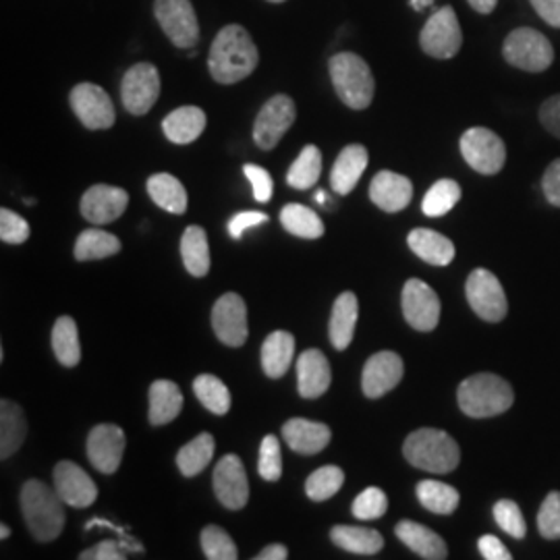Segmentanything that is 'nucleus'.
<instances>
[{
    "label": "nucleus",
    "instance_id": "obj_42",
    "mask_svg": "<svg viewBox=\"0 0 560 560\" xmlns=\"http://www.w3.org/2000/svg\"><path fill=\"white\" fill-rule=\"evenodd\" d=\"M194 393L210 413H214V416L229 413L231 393L221 378H217L212 374H201L194 381Z\"/></svg>",
    "mask_w": 560,
    "mask_h": 560
},
{
    "label": "nucleus",
    "instance_id": "obj_33",
    "mask_svg": "<svg viewBox=\"0 0 560 560\" xmlns=\"http://www.w3.org/2000/svg\"><path fill=\"white\" fill-rule=\"evenodd\" d=\"M180 258L191 277H206L210 270V245L201 226H187L180 237Z\"/></svg>",
    "mask_w": 560,
    "mask_h": 560
},
{
    "label": "nucleus",
    "instance_id": "obj_57",
    "mask_svg": "<svg viewBox=\"0 0 560 560\" xmlns=\"http://www.w3.org/2000/svg\"><path fill=\"white\" fill-rule=\"evenodd\" d=\"M289 557V550L287 546L282 544H272V546H266L261 552L256 555V560H284Z\"/></svg>",
    "mask_w": 560,
    "mask_h": 560
},
{
    "label": "nucleus",
    "instance_id": "obj_21",
    "mask_svg": "<svg viewBox=\"0 0 560 560\" xmlns=\"http://www.w3.org/2000/svg\"><path fill=\"white\" fill-rule=\"evenodd\" d=\"M332 372L326 355L318 349H307L298 360V388L303 399H320L330 388Z\"/></svg>",
    "mask_w": 560,
    "mask_h": 560
},
{
    "label": "nucleus",
    "instance_id": "obj_31",
    "mask_svg": "<svg viewBox=\"0 0 560 560\" xmlns=\"http://www.w3.org/2000/svg\"><path fill=\"white\" fill-rule=\"evenodd\" d=\"M183 409V393L175 382L156 381L150 386V423L164 425L175 420Z\"/></svg>",
    "mask_w": 560,
    "mask_h": 560
},
{
    "label": "nucleus",
    "instance_id": "obj_1",
    "mask_svg": "<svg viewBox=\"0 0 560 560\" xmlns=\"http://www.w3.org/2000/svg\"><path fill=\"white\" fill-rule=\"evenodd\" d=\"M260 62L258 46L245 27L226 25L212 42L208 67L212 78L222 85H233L249 78Z\"/></svg>",
    "mask_w": 560,
    "mask_h": 560
},
{
    "label": "nucleus",
    "instance_id": "obj_18",
    "mask_svg": "<svg viewBox=\"0 0 560 560\" xmlns=\"http://www.w3.org/2000/svg\"><path fill=\"white\" fill-rule=\"evenodd\" d=\"M129 194L115 185H94L81 198V217L92 224H108L125 214Z\"/></svg>",
    "mask_w": 560,
    "mask_h": 560
},
{
    "label": "nucleus",
    "instance_id": "obj_2",
    "mask_svg": "<svg viewBox=\"0 0 560 560\" xmlns=\"http://www.w3.org/2000/svg\"><path fill=\"white\" fill-rule=\"evenodd\" d=\"M65 502L59 492L40 480H30L21 488V513L38 541H52L65 529Z\"/></svg>",
    "mask_w": 560,
    "mask_h": 560
},
{
    "label": "nucleus",
    "instance_id": "obj_13",
    "mask_svg": "<svg viewBox=\"0 0 560 560\" xmlns=\"http://www.w3.org/2000/svg\"><path fill=\"white\" fill-rule=\"evenodd\" d=\"M298 117L295 102L289 96L279 94L261 106L256 122H254V140L261 150H272L279 145L284 133L293 127Z\"/></svg>",
    "mask_w": 560,
    "mask_h": 560
},
{
    "label": "nucleus",
    "instance_id": "obj_60",
    "mask_svg": "<svg viewBox=\"0 0 560 560\" xmlns=\"http://www.w3.org/2000/svg\"><path fill=\"white\" fill-rule=\"evenodd\" d=\"M9 536H11V529H9L7 525H2V527H0V538H2V540H7Z\"/></svg>",
    "mask_w": 560,
    "mask_h": 560
},
{
    "label": "nucleus",
    "instance_id": "obj_15",
    "mask_svg": "<svg viewBox=\"0 0 560 560\" xmlns=\"http://www.w3.org/2000/svg\"><path fill=\"white\" fill-rule=\"evenodd\" d=\"M212 328L226 347L245 345L247 328V305L237 293H224L212 307Z\"/></svg>",
    "mask_w": 560,
    "mask_h": 560
},
{
    "label": "nucleus",
    "instance_id": "obj_22",
    "mask_svg": "<svg viewBox=\"0 0 560 560\" xmlns=\"http://www.w3.org/2000/svg\"><path fill=\"white\" fill-rule=\"evenodd\" d=\"M370 198L384 212H400L413 198V183L393 171H381L370 185Z\"/></svg>",
    "mask_w": 560,
    "mask_h": 560
},
{
    "label": "nucleus",
    "instance_id": "obj_12",
    "mask_svg": "<svg viewBox=\"0 0 560 560\" xmlns=\"http://www.w3.org/2000/svg\"><path fill=\"white\" fill-rule=\"evenodd\" d=\"M402 316L420 332H430L441 320V300L436 291L420 279H409L402 287Z\"/></svg>",
    "mask_w": 560,
    "mask_h": 560
},
{
    "label": "nucleus",
    "instance_id": "obj_49",
    "mask_svg": "<svg viewBox=\"0 0 560 560\" xmlns=\"http://www.w3.org/2000/svg\"><path fill=\"white\" fill-rule=\"evenodd\" d=\"M0 240L11 245H20L30 240V224L23 221L20 214H15L9 208L0 210Z\"/></svg>",
    "mask_w": 560,
    "mask_h": 560
},
{
    "label": "nucleus",
    "instance_id": "obj_46",
    "mask_svg": "<svg viewBox=\"0 0 560 560\" xmlns=\"http://www.w3.org/2000/svg\"><path fill=\"white\" fill-rule=\"evenodd\" d=\"M388 509V499L381 488H365L360 497L353 501V515L358 520H381Z\"/></svg>",
    "mask_w": 560,
    "mask_h": 560
},
{
    "label": "nucleus",
    "instance_id": "obj_58",
    "mask_svg": "<svg viewBox=\"0 0 560 560\" xmlns=\"http://www.w3.org/2000/svg\"><path fill=\"white\" fill-rule=\"evenodd\" d=\"M467 2H469L471 9L478 11L480 15H490V13L497 9V4H499V0H467Z\"/></svg>",
    "mask_w": 560,
    "mask_h": 560
},
{
    "label": "nucleus",
    "instance_id": "obj_23",
    "mask_svg": "<svg viewBox=\"0 0 560 560\" xmlns=\"http://www.w3.org/2000/svg\"><path fill=\"white\" fill-rule=\"evenodd\" d=\"M282 439L289 444L291 451L300 455H318L332 439V432L326 423L320 421L293 418L282 425Z\"/></svg>",
    "mask_w": 560,
    "mask_h": 560
},
{
    "label": "nucleus",
    "instance_id": "obj_62",
    "mask_svg": "<svg viewBox=\"0 0 560 560\" xmlns=\"http://www.w3.org/2000/svg\"><path fill=\"white\" fill-rule=\"evenodd\" d=\"M270 2H284V0H270Z\"/></svg>",
    "mask_w": 560,
    "mask_h": 560
},
{
    "label": "nucleus",
    "instance_id": "obj_7",
    "mask_svg": "<svg viewBox=\"0 0 560 560\" xmlns=\"http://www.w3.org/2000/svg\"><path fill=\"white\" fill-rule=\"evenodd\" d=\"M460 154L465 162L480 175H497L501 173L506 162L504 141L486 127H474L463 133Z\"/></svg>",
    "mask_w": 560,
    "mask_h": 560
},
{
    "label": "nucleus",
    "instance_id": "obj_54",
    "mask_svg": "<svg viewBox=\"0 0 560 560\" xmlns=\"http://www.w3.org/2000/svg\"><path fill=\"white\" fill-rule=\"evenodd\" d=\"M540 120L541 125L560 140V94L541 104Z\"/></svg>",
    "mask_w": 560,
    "mask_h": 560
},
{
    "label": "nucleus",
    "instance_id": "obj_30",
    "mask_svg": "<svg viewBox=\"0 0 560 560\" xmlns=\"http://www.w3.org/2000/svg\"><path fill=\"white\" fill-rule=\"evenodd\" d=\"M27 434V421L20 405L13 400H0V457L9 459L21 448Z\"/></svg>",
    "mask_w": 560,
    "mask_h": 560
},
{
    "label": "nucleus",
    "instance_id": "obj_44",
    "mask_svg": "<svg viewBox=\"0 0 560 560\" xmlns=\"http://www.w3.org/2000/svg\"><path fill=\"white\" fill-rule=\"evenodd\" d=\"M201 550H203L206 559L210 560H235L240 557L235 541L219 525L203 527Z\"/></svg>",
    "mask_w": 560,
    "mask_h": 560
},
{
    "label": "nucleus",
    "instance_id": "obj_39",
    "mask_svg": "<svg viewBox=\"0 0 560 560\" xmlns=\"http://www.w3.org/2000/svg\"><path fill=\"white\" fill-rule=\"evenodd\" d=\"M52 349L57 360L65 368H75L81 360L80 330L78 324L69 316L55 322L52 328Z\"/></svg>",
    "mask_w": 560,
    "mask_h": 560
},
{
    "label": "nucleus",
    "instance_id": "obj_47",
    "mask_svg": "<svg viewBox=\"0 0 560 560\" xmlns=\"http://www.w3.org/2000/svg\"><path fill=\"white\" fill-rule=\"evenodd\" d=\"M258 471H260L261 480H280V476H282V455H280V442L277 436H264L260 444Z\"/></svg>",
    "mask_w": 560,
    "mask_h": 560
},
{
    "label": "nucleus",
    "instance_id": "obj_3",
    "mask_svg": "<svg viewBox=\"0 0 560 560\" xmlns=\"http://www.w3.org/2000/svg\"><path fill=\"white\" fill-rule=\"evenodd\" d=\"M460 411L469 418L483 420L494 418L513 407V388L511 384L497 374H476L460 382L457 390Z\"/></svg>",
    "mask_w": 560,
    "mask_h": 560
},
{
    "label": "nucleus",
    "instance_id": "obj_56",
    "mask_svg": "<svg viewBox=\"0 0 560 560\" xmlns=\"http://www.w3.org/2000/svg\"><path fill=\"white\" fill-rule=\"evenodd\" d=\"M532 4L541 20L560 30V0H532Z\"/></svg>",
    "mask_w": 560,
    "mask_h": 560
},
{
    "label": "nucleus",
    "instance_id": "obj_41",
    "mask_svg": "<svg viewBox=\"0 0 560 560\" xmlns=\"http://www.w3.org/2000/svg\"><path fill=\"white\" fill-rule=\"evenodd\" d=\"M322 173V154L316 145H305L301 150L298 161L291 164L287 173V183L295 189H310L314 187Z\"/></svg>",
    "mask_w": 560,
    "mask_h": 560
},
{
    "label": "nucleus",
    "instance_id": "obj_9",
    "mask_svg": "<svg viewBox=\"0 0 560 560\" xmlns=\"http://www.w3.org/2000/svg\"><path fill=\"white\" fill-rule=\"evenodd\" d=\"M421 50L434 59H453L460 50L463 34L453 7H442L425 21L420 36Z\"/></svg>",
    "mask_w": 560,
    "mask_h": 560
},
{
    "label": "nucleus",
    "instance_id": "obj_4",
    "mask_svg": "<svg viewBox=\"0 0 560 560\" xmlns=\"http://www.w3.org/2000/svg\"><path fill=\"white\" fill-rule=\"evenodd\" d=\"M402 455L413 467L430 474H451L460 460L459 444L434 428H421L407 436Z\"/></svg>",
    "mask_w": 560,
    "mask_h": 560
},
{
    "label": "nucleus",
    "instance_id": "obj_48",
    "mask_svg": "<svg viewBox=\"0 0 560 560\" xmlns=\"http://www.w3.org/2000/svg\"><path fill=\"white\" fill-rule=\"evenodd\" d=\"M538 529L546 540H560V492H550L541 502Z\"/></svg>",
    "mask_w": 560,
    "mask_h": 560
},
{
    "label": "nucleus",
    "instance_id": "obj_43",
    "mask_svg": "<svg viewBox=\"0 0 560 560\" xmlns=\"http://www.w3.org/2000/svg\"><path fill=\"white\" fill-rule=\"evenodd\" d=\"M345 483V474L337 465H326L316 469L305 481V494L314 502L332 499Z\"/></svg>",
    "mask_w": 560,
    "mask_h": 560
},
{
    "label": "nucleus",
    "instance_id": "obj_45",
    "mask_svg": "<svg viewBox=\"0 0 560 560\" xmlns=\"http://www.w3.org/2000/svg\"><path fill=\"white\" fill-rule=\"evenodd\" d=\"M494 520L499 523L502 532L513 536L515 540L525 538L527 534V523L523 520L520 504L513 501H499L494 504Z\"/></svg>",
    "mask_w": 560,
    "mask_h": 560
},
{
    "label": "nucleus",
    "instance_id": "obj_24",
    "mask_svg": "<svg viewBox=\"0 0 560 560\" xmlns=\"http://www.w3.org/2000/svg\"><path fill=\"white\" fill-rule=\"evenodd\" d=\"M368 150L361 143H351L340 152L330 171V187L335 194L347 196L358 187L363 171L368 168Z\"/></svg>",
    "mask_w": 560,
    "mask_h": 560
},
{
    "label": "nucleus",
    "instance_id": "obj_40",
    "mask_svg": "<svg viewBox=\"0 0 560 560\" xmlns=\"http://www.w3.org/2000/svg\"><path fill=\"white\" fill-rule=\"evenodd\" d=\"M460 200V187L457 180L441 179L436 180L421 201V210L430 219H441L448 214Z\"/></svg>",
    "mask_w": 560,
    "mask_h": 560
},
{
    "label": "nucleus",
    "instance_id": "obj_35",
    "mask_svg": "<svg viewBox=\"0 0 560 560\" xmlns=\"http://www.w3.org/2000/svg\"><path fill=\"white\" fill-rule=\"evenodd\" d=\"M214 448H217V442H214V436L208 432L187 442L177 455V467H179L180 474L185 478H194L201 474L214 457Z\"/></svg>",
    "mask_w": 560,
    "mask_h": 560
},
{
    "label": "nucleus",
    "instance_id": "obj_26",
    "mask_svg": "<svg viewBox=\"0 0 560 560\" xmlns=\"http://www.w3.org/2000/svg\"><path fill=\"white\" fill-rule=\"evenodd\" d=\"M395 534L407 548H411L418 557L425 560H444L448 557L446 541L436 532L416 521H400Z\"/></svg>",
    "mask_w": 560,
    "mask_h": 560
},
{
    "label": "nucleus",
    "instance_id": "obj_16",
    "mask_svg": "<svg viewBox=\"0 0 560 560\" xmlns=\"http://www.w3.org/2000/svg\"><path fill=\"white\" fill-rule=\"evenodd\" d=\"M212 483L219 502L231 511H241L249 501V481L237 455H226L219 460Z\"/></svg>",
    "mask_w": 560,
    "mask_h": 560
},
{
    "label": "nucleus",
    "instance_id": "obj_14",
    "mask_svg": "<svg viewBox=\"0 0 560 560\" xmlns=\"http://www.w3.org/2000/svg\"><path fill=\"white\" fill-rule=\"evenodd\" d=\"M71 108L83 122V127L92 131L110 129L117 120L115 104L110 96L96 83H80L71 90Z\"/></svg>",
    "mask_w": 560,
    "mask_h": 560
},
{
    "label": "nucleus",
    "instance_id": "obj_34",
    "mask_svg": "<svg viewBox=\"0 0 560 560\" xmlns=\"http://www.w3.org/2000/svg\"><path fill=\"white\" fill-rule=\"evenodd\" d=\"M148 194L156 206L171 214H183L187 210V191L177 177L159 173L148 179Z\"/></svg>",
    "mask_w": 560,
    "mask_h": 560
},
{
    "label": "nucleus",
    "instance_id": "obj_32",
    "mask_svg": "<svg viewBox=\"0 0 560 560\" xmlns=\"http://www.w3.org/2000/svg\"><path fill=\"white\" fill-rule=\"evenodd\" d=\"M332 541L353 555H378L384 546V538L381 532L368 529V527H358V525H337L330 529Z\"/></svg>",
    "mask_w": 560,
    "mask_h": 560
},
{
    "label": "nucleus",
    "instance_id": "obj_50",
    "mask_svg": "<svg viewBox=\"0 0 560 560\" xmlns=\"http://www.w3.org/2000/svg\"><path fill=\"white\" fill-rule=\"evenodd\" d=\"M243 173H245V177L249 179L252 187H254V198L260 201V203L270 201L272 191H275V183H272L270 173L266 168H261V166H256V164H245Z\"/></svg>",
    "mask_w": 560,
    "mask_h": 560
},
{
    "label": "nucleus",
    "instance_id": "obj_51",
    "mask_svg": "<svg viewBox=\"0 0 560 560\" xmlns=\"http://www.w3.org/2000/svg\"><path fill=\"white\" fill-rule=\"evenodd\" d=\"M127 555H125L122 546L115 540L98 541L96 546L88 548L85 552L80 555L81 560H122Z\"/></svg>",
    "mask_w": 560,
    "mask_h": 560
},
{
    "label": "nucleus",
    "instance_id": "obj_11",
    "mask_svg": "<svg viewBox=\"0 0 560 560\" xmlns=\"http://www.w3.org/2000/svg\"><path fill=\"white\" fill-rule=\"evenodd\" d=\"M465 295L471 310L480 316L481 320H504L509 312V303H506L501 280L497 279L490 270L486 268L474 270L465 284Z\"/></svg>",
    "mask_w": 560,
    "mask_h": 560
},
{
    "label": "nucleus",
    "instance_id": "obj_53",
    "mask_svg": "<svg viewBox=\"0 0 560 560\" xmlns=\"http://www.w3.org/2000/svg\"><path fill=\"white\" fill-rule=\"evenodd\" d=\"M266 221H268V214H264V212H241V214H235V217L229 221V235H231L233 240H241L247 229L264 224Z\"/></svg>",
    "mask_w": 560,
    "mask_h": 560
},
{
    "label": "nucleus",
    "instance_id": "obj_8",
    "mask_svg": "<svg viewBox=\"0 0 560 560\" xmlns=\"http://www.w3.org/2000/svg\"><path fill=\"white\" fill-rule=\"evenodd\" d=\"M154 15L175 46L194 48L200 42V23L191 0H156Z\"/></svg>",
    "mask_w": 560,
    "mask_h": 560
},
{
    "label": "nucleus",
    "instance_id": "obj_38",
    "mask_svg": "<svg viewBox=\"0 0 560 560\" xmlns=\"http://www.w3.org/2000/svg\"><path fill=\"white\" fill-rule=\"evenodd\" d=\"M119 252L120 241L113 233H106L101 229L83 231L75 241V249H73L75 260L80 261L104 260Z\"/></svg>",
    "mask_w": 560,
    "mask_h": 560
},
{
    "label": "nucleus",
    "instance_id": "obj_59",
    "mask_svg": "<svg viewBox=\"0 0 560 560\" xmlns=\"http://www.w3.org/2000/svg\"><path fill=\"white\" fill-rule=\"evenodd\" d=\"M409 2H411V7H413L416 11H423V9L432 7V2H434V0H409Z\"/></svg>",
    "mask_w": 560,
    "mask_h": 560
},
{
    "label": "nucleus",
    "instance_id": "obj_37",
    "mask_svg": "<svg viewBox=\"0 0 560 560\" xmlns=\"http://www.w3.org/2000/svg\"><path fill=\"white\" fill-rule=\"evenodd\" d=\"M418 501L434 515H453L459 506V492L442 481L423 480L418 483Z\"/></svg>",
    "mask_w": 560,
    "mask_h": 560
},
{
    "label": "nucleus",
    "instance_id": "obj_20",
    "mask_svg": "<svg viewBox=\"0 0 560 560\" xmlns=\"http://www.w3.org/2000/svg\"><path fill=\"white\" fill-rule=\"evenodd\" d=\"M55 490L69 506L85 509L98 499V488L94 480L71 460H60L55 467Z\"/></svg>",
    "mask_w": 560,
    "mask_h": 560
},
{
    "label": "nucleus",
    "instance_id": "obj_5",
    "mask_svg": "<svg viewBox=\"0 0 560 560\" xmlns=\"http://www.w3.org/2000/svg\"><path fill=\"white\" fill-rule=\"evenodd\" d=\"M337 96L353 110H363L374 101L376 81L368 62L353 52H339L328 62Z\"/></svg>",
    "mask_w": 560,
    "mask_h": 560
},
{
    "label": "nucleus",
    "instance_id": "obj_25",
    "mask_svg": "<svg viewBox=\"0 0 560 560\" xmlns=\"http://www.w3.org/2000/svg\"><path fill=\"white\" fill-rule=\"evenodd\" d=\"M358 318H360V301L355 298V293L351 291L340 293L335 301L330 324H328V337L337 351H345L351 345Z\"/></svg>",
    "mask_w": 560,
    "mask_h": 560
},
{
    "label": "nucleus",
    "instance_id": "obj_10",
    "mask_svg": "<svg viewBox=\"0 0 560 560\" xmlns=\"http://www.w3.org/2000/svg\"><path fill=\"white\" fill-rule=\"evenodd\" d=\"M161 96V73L152 62H138L133 65L120 85V98L125 108L141 117L150 113V108L156 104Z\"/></svg>",
    "mask_w": 560,
    "mask_h": 560
},
{
    "label": "nucleus",
    "instance_id": "obj_6",
    "mask_svg": "<svg viewBox=\"0 0 560 560\" xmlns=\"http://www.w3.org/2000/svg\"><path fill=\"white\" fill-rule=\"evenodd\" d=\"M502 55L509 65L517 67L521 71L541 73L552 65L555 48L538 30L517 27L506 36Z\"/></svg>",
    "mask_w": 560,
    "mask_h": 560
},
{
    "label": "nucleus",
    "instance_id": "obj_36",
    "mask_svg": "<svg viewBox=\"0 0 560 560\" xmlns=\"http://www.w3.org/2000/svg\"><path fill=\"white\" fill-rule=\"evenodd\" d=\"M282 226L301 240H318L324 235V222L320 217L301 203H287L280 212Z\"/></svg>",
    "mask_w": 560,
    "mask_h": 560
},
{
    "label": "nucleus",
    "instance_id": "obj_29",
    "mask_svg": "<svg viewBox=\"0 0 560 560\" xmlns=\"http://www.w3.org/2000/svg\"><path fill=\"white\" fill-rule=\"evenodd\" d=\"M295 355V339L291 332H270L261 345V368L268 378H280L287 374Z\"/></svg>",
    "mask_w": 560,
    "mask_h": 560
},
{
    "label": "nucleus",
    "instance_id": "obj_28",
    "mask_svg": "<svg viewBox=\"0 0 560 560\" xmlns=\"http://www.w3.org/2000/svg\"><path fill=\"white\" fill-rule=\"evenodd\" d=\"M206 129V113L198 106H180L162 120V131L173 143H191Z\"/></svg>",
    "mask_w": 560,
    "mask_h": 560
},
{
    "label": "nucleus",
    "instance_id": "obj_27",
    "mask_svg": "<svg viewBox=\"0 0 560 560\" xmlns=\"http://www.w3.org/2000/svg\"><path fill=\"white\" fill-rule=\"evenodd\" d=\"M407 243H409L411 252L421 260L428 261L430 266H448L451 261L455 260L453 241L432 229L411 231Z\"/></svg>",
    "mask_w": 560,
    "mask_h": 560
},
{
    "label": "nucleus",
    "instance_id": "obj_61",
    "mask_svg": "<svg viewBox=\"0 0 560 560\" xmlns=\"http://www.w3.org/2000/svg\"><path fill=\"white\" fill-rule=\"evenodd\" d=\"M316 201H320L322 206H324V201H328V196H326L324 191H318V194H316Z\"/></svg>",
    "mask_w": 560,
    "mask_h": 560
},
{
    "label": "nucleus",
    "instance_id": "obj_17",
    "mask_svg": "<svg viewBox=\"0 0 560 560\" xmlns=\"http://www.w3.org/2000/svg\"><path fill=\"white\" fill-rule=\"evenodd\" d=\"M405 365L397 353L381 351L372 355L363 365L361 374V388L368 399H381L386 393L399 386L402 381Z\"/></svg>",
    "mask_w": 560,
    "mask_h": 560
},
{
    "label": "nucleus",
    "instance_id": "obj_19",
    "mask_svg": "<svg viewBox=\"0 0 560 560\" xmlns=\"http://www.w3.org/2000/svg\"><path fill=\"white\" fill-rule=\"evenodd\" d=\"M125 432L115 423H101L88 436V459L101 474H115L125 453Z\"/></svg>",
    "mask_w": 560,
    "mask_h": 560
},
{
    "label": "nucleus",
    "instance_id": "obj_52",
    "mask_svg": "<svg viewBox=\"0 0 560 560\" xmlns=\"http://www.w3.org/2000/svg\"><path fill=\"white\" fill-rule=\"evenodd\" d=\"M541 191H544L546 200L560 208V159L546 168V173L541 177Z\"/></svg>",
    "mask_w": 560,
    "mask_h": 560
},
{
    "label": "nucleus",
    "instance_id": "obj_55",
    "mask_svg": "<svg viewBox=\"0 0 560 560\" xmlns=\"http://www.w3.org/2000/svg\"><path fill=\"white\" fill-rule=\"evenodd\" d=\"M478 548H480L481 557L486 560L513 559V555L506 550V546L497 536H481Z\"/></svg>",
    "mask_w": 560,
    "mask_h": 560
}]
</instances>
